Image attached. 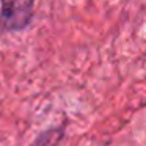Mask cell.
<instances>
[{
    "label": "cell",
    "mask_w": 146,
    "mask_h": 146,
    "mask_svg": "<svg viewBox=\"0 0 146 146\" xmlns=\"http://www.w3.org/2000/svg\"><path fill=\"white\" fill-rule=\"evenodd\" d=\"M33 0H2L0 25L5 30H16L27 25L32 14Z\"/></svg>",
    "instance_id": "cell-1"
}]
</instances>
